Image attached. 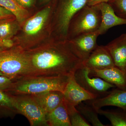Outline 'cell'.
Listing matches in <instances>:
<instances>
[{
  "label": "cell",
  "instance_id": "obj_1",
  "mask_svg": "<svg viewBox=\"0 0 126 126\" xmlns=\"http://www.w3.org/2000/svg\"><path fill=\"white\" fill-rule=\"evenodd\" d=\"M27 53L31 76H71L83 65L69 42L48 49Z\"/></svg>",
  "mask_w": 126,
  "mask_h": 126
},
{
  "label": "cell",
  "instance_id": "obj_2",
  "mask_svg": "<svg viewBox=\"0 0 126 126\" xmlns=\"http://www.w3.org/2000/svg\"><path fill=\"white\" fill-rule=\"evenodd\" d=\"M72 76L25 77L13 81L11 87L6 92L11 94H31L50 91H58L63 93Z\"/></svg>",
  "mask_w": 126,
  "mask_h": 126
},
{
  "label": "cell",
  "instance_id": "obj_3",
  "mask_svg": "<svg viewBox=\"0 0 126 126\" xmlns=\"http://www.w3.org/2000/svg\"><path fill=\"white\" fill-rule=\"evenodd\" d=\"M0 71L13 81L30 76V62L27 52L19 48L0 51Z\"/></svg>",
  "mask_w": 126,
  "mask_h": 126
},
{
  "label": "cell",
  "instance_id": "obj_4",
  "mask_svg": "<svg viewBox=\"0 0 126 126\" xmlns=\"http://www.w3.org/2000/svg\"><path fill=\"white\" fill-rule=\"evenodd\" d=\"M101 13L97 5H87L72 18L68 29L67 38L69 40L84 34L98 31L101 22Z\"/></svg>",
  "mask_w": 126,
  "mask_h": 126
},
{
  "label": "cell",
  "instance_id": "obj_5",
  "mask_svg": "<svg viewBox=\"0 0 126 126\" xmlns=\"http://www.w3.org/2000/svg\"><path fill=\"white\" fill-rule=\"evenodd\" d=\"M12 94L17 113L24 116L31 126H48L45 113L32 94Z\"/></svg>",
  "mask_w": 126,
  "mask_h": 126
},
{
  "label": "cell",
  "instance_id": "obj_6",
  "mask_svg": "<svg viewBox=\"0 0 126 126\" xmlns=\"http://www.w3.org/2000/svg\"><path fill=\"white\" fill-rule=\"evenodd\" d=\"M89 0H59L55 13V29L61 38H67L72 18L87 5Z\"/></svg>",
  "mask_w": 126,
  "mask_h": 126
},
{
  "label": "cell",
  "instance_id": "obj_7",
  "mask_svg": "<svg viewBox=\"0 0 126 126\" xmlns=\"http://www.w3.org/2000/svg\"><path fill=\"white\" fill-rule=\"evenodd\" d=\"M89 74V69L83 65L75 73L74 77L80 86L98 97L105 96L110 88L116 87L100 78L90 77Z\"/></svg>",
  "mask_w": 126,
  "mask_h": 126
},
{
  "label": "cell",
  "instance_id": "obj_8",
  "mask_svg": "<svg viewBox=\"0 0 126 126\" xmlns=\"http://www.w3.org/2000/svg\"><path fill=\"white\" fill-rule=\"evenodd\" d=\"M64 101L68 109L76 108L83 101H91L98 97L80 86L74 75L70 77L63 93Z\"/></svg>",
  "mask_w": 126,
  "mask_h": 126
},
{
  "label": "cell",
  "instance_id": "obj_9",
  "mask_svg": "<svg viewBox=\"0 0 126 126\" xmlns=\"http://www.w3.org/2000/svg\"><path fill=\"white\" fill-rule=\"evenodd\" d=\"M98 31L81 35L68 41L70 46L83 62L97 46V39Z\"/></svg>",
  "mask_w": 126,
  "mask_h": 126
},
{
  "label": "cell",
  "instance_id": "obj_10",
  "mask_svg": "<svg viewBox=\"0 0 126 126\" xmlns=\"http://www.w3.org/2000/svg\"><path fill=\"white\" fill-rule=\"evenodd\" d=\"M89 69H102L115 67L105 46H97L87 59L82 63Z\"/></svg>",
  "mask_w": 126,
  "mask_h": 126
},
{
  "label": "cell",
  "instance_id": "obj_11",
  "mask_svg": "<svg viewBox=\"0 0 126 126\" xmlns=\"http://www.w3.org/2000/svg\"><path fill=\"white\" fill-rule=\"evenodd\" d=\"M105 47L115 67L126 73V33L112 41Z\"/></svg>",
  "mask_w": 126,
  "mask_h": 126
},
{
  "label": "cell",
  "instance_id": "obj_12",
  "mask_svg": "<svg viewBox=\"0 0 126 126\" xmlns=\"http://www.w3.org/2000/svg\"><path fill=\"white\" fill-rule=\"evenodd\" d=\"M91 106L96 110L105 106H115L126 111V90L116 89L103 97L91 100Z\"/></svg>",
  "mask_w": 126,
  "mask_h": 126
},
{
  "label": "cell",
  "instance_id": "obj_13",
  "mask_svg": "<svg viewBox=\"0 0 126 126\" xmlns=\"http://www.w3.org/2000/svg\"><path fill=\"white\" fill-rule=\"evenodd\" d=\"M89 70L90 77L100 78L113 84L118 88L126 90V73L116 67Z\"/></svg>",
  "mask_w": 126,
  "mask_h": 126
},
{
  "label": "cell",
  "instance_id": "obj_14",
  "mask_svg": "<svg viewBox=\"0 0 126 126\" xmlns=\"http://www.w3.org/2000/svg\"><path fill=\"white\" fill-rule=\"evenodd\" d=\"M101 13V22L98 30L100 35L105 34L110 28L120 25H126V19L121 18L115 14L108 2L97 5Z\"/></svg>",
  "mask_w": 126,
  "mask_h": 126
},
{
  "label": "cell",
  "instance_id": "obj_15",
  "mask_svg": "<svg viewBox=\"0 0 126 126\" xmlns=\"http://www.w3.org/2000/svg\"><path fill=\"white\" fill-rule=\"evenodd\" d=\"M32 95L46 115L60 105L64 100L63 94L60 91H50Z\"/></svg>",
  "mask_w": 126,
  "mask_h": 126
},
{
  "label": "cell",
  "instance_id": "obj_16",
  "mask_svg": "<svg viewBox=\"0 0 126 126\" xmlns=\"http://www.w3.org/2000/svg\"><path fill=\"white\" fill-rule=\"evenodd\" d=\"M51 8L46 7L30 18L25 23L23 30L28 35L38 33L42 29L50 14Z\"/></svg>",
  "mask_w": 126,
  "mask_h": 126
},
{
  "label": "cell",
  "instance_id": "obj_17",
  "mask_svg": "<svg viewBox=\"0 0 126 126\" xmlns=\"http://www.w3.org/2000/svg\"><path fill=\"white\" fill-rule=\"evenodd\" d=\"M48 126H71L67 106L64 101L46 115Z\"/></svg>",
  "mask_w": 126,
  "mask_h": 126
},
{
  "label": "cell",
  "instance_id": "obj_18",
  "mask_svg": "<svg viewBox=\"0 0 126 126\" xmlns=\"http://www.w3.org/2000/svg\"><path fill=\"white\" fill-rule=\"evenodd\" d=\"M18 113L13 95L0 90V116L11 117Z\"/></svg>",
  "mask_w": 126,
  "mask_h": 126
},
{
  "label": "cell",
  "instance_id": "obj_19",
  "mask_svg": "<svg viewBox=\"0 0 126 126\" xmlns=\"http://www.w3.org/2000/svg\"><path fill=\"white\" fill-rule=\"evenodd\" d=\"M0 6L15 16L19 23L23 22L29 16L27 10L19 4L16 0H0Z\"/></svg>",
  "mask_w": 126,
  "mask_h": 126
},
{
  "label": "cell",
  "instance_id": "obj_20",
  "mask_svg": "<svg viewBox=\"0 0 126 126\" xmlns=\"http://www.w3.org/2000/svg\"><path fill=\"white\" fill-rule=\"evenodd\" d=\"M98 113L104 116L109 120L113 126H126V111L120 110H96Z\"/></svg>",
  "mask_w": 126,
  "mask_h": 126
},
{
  "label": "cell",
  "instance_id": "obj_21",
  "mask_svg": "<svg viewBox=\"0 0 126 126\" xmlns=\"http://www.w3.org/2000/svg\"><path fill=\"white\" fill-rule=\"evenodd\" d=\"M76 108L81 115L93 126H108L102 123L98 118V113L96 110L92 106L85 105L81 102Z\"/></svg>",
  "mask_w": 126,
  "mask_h": 126
},
{
  "label": "cell",
  "instance_id": "obj_22",
  "mask_svg": "<svg viewBox=\"0 0 126 126\" xmlns=\"http://www.w3.org/2000/svg\"><path fill=\"white\" fill-rule=\"evenodd\" d=\"M72 126H90L91 125L77 110L76 108L68 109Z\"/></svg>",
  "mask_w": 126,
  "mask_h": 126
},
{
  "label": "cell",
  "instance_id": "obj_23",
  "mask_svg": "<svg viewBox=\"0 0 126 126\" xmlns=\"http://www.w3.org/2000/svg\"><path fill=\"white\" fill-rule=\"evenodd\" d=\"M108 3L118 16L126 19V0H110Z\"/></svg>",
  "mask_w": 126,
  "mask_h": 126
},
{
  "label": "cell",
  "instance_id": "obj_24",
  "mask_svg": "<svg viewBox=\"0 0 126 126\" xmlns=\"http://www.w3.org/2000/svg\"><path fill=\"white\" fill-rule=\"evenodd\" d=\"M13 32V27L11 23L8 22L0 23V38L8 39Z\"/></svg>",
  "mask_w": 126,
  "mask_h": 126
},
{
  "label": "cell",
  "instance_id": "obj_25",
  "mask_svg": "<svg viewBox=\"0 0 126 126\" xmlns=\"http://www.w3.org/2000/svg\"><path fill=\"white\" fill-rule=\"evenodd\" d=\"M13 82V80L9 77L0 75V90L7 92L11 87Z\"/></svg>",
  "mask_w": 126,
  "mask_h": 126
},
{
  "label": "cell",
  "instance_id": "obj_26",
  "mask_svg": "<svg viewBox=\"0 0 126 126\" xmlns=\"http://www.w3.org/2000/svg\"><path fill=\"white\" fill-rule=\"evenodd\" d=\"M14 43L9 39H4L0 38V47L5 48H9L13 47Z\"/></svg>",
  "mask_w": 126,
  "mask_h": 126
},
{
  "label": "cell",
  "instance_id": "obj_27",
  "mask_svg": "<svg viewBox=\"0 0 126 126\" xmlns=\"http://www.w3.org/2000/svg\"><path fill=\"white\" fill-rule=\"evenodd\" d=\"M22 7L25 8L30 7L33 5L35 0H16Z\"/></svg>",
  "mask_w": 126,
  "mask_h": 126
},
{
  "label": "cell",
  "instance_id": "obj_28",
  "mask_svg": "<svg viewBox=\"0 0 126 126\" xmlns=\"http://www.w3.org/2000/svg\"><path fill=\"white\" fill-rule=\"evenodd\" d=\"M12 15L6 9L0 6V18H6Z\"/></svg>",
  "mask_w": 126,
  "mask_h": 126
},
{
  "label": "cell",
  "instance_id": "obj_29",
  "mask_svg": "<svg viewBox=\"0 0 126 126\" xmlns=\"http://www.w3.org/2000/svg\"><path fill=\"white\" fill-rule=\"evenodd\" d=\"M110 0H89L87 5L90 6H95L102 2H108Z\"/></svg>",
  "mask_w": 126,
  "mask_h": 126
},
{
  "label": "cell",
  "instance_id": "obj_30",
  "mask_svg": "<svg viewBox=\"0 0 126 126\" xmlns=\"http://www.w3.org/2000/svg\"><path fill=\"white\" fill-rule=\"evenodd\" d=\"M5 48H2V47H0V51L4 49Z\"/></svg>",
  "mask_w": 126,
  "mask_h": 126
},
{
  "label": "cell",
  "instance_id": "obj_31",
  "mask_svg": "<svg viewBox=\"0 0 126 126\" xmlns=\"http://www.w3.org/2000/svg\"><path fill=\"white\" fill-rule=\"evenodd\" d=\"M0 75H3V76H5V75L3 74L2 73V72H1L0 71Z\"/></svg>",
  "mask_w": 126,
  "mask_h": 126
},
{
  "label": "cell",
  "instance_id": "obj_32",
  "mask_svg": "<svg viewBox=\"0 0 126 126\" xmlns=\"http://www.w3.org/2000/svg\"><path fill=\"white\" fill-rule=\"evenodd\" d=\"M41 1H46L48 0H41Z\"/></svg>",
  "mask_w": 126,
  "mask_h": 126
}]
</instances>
